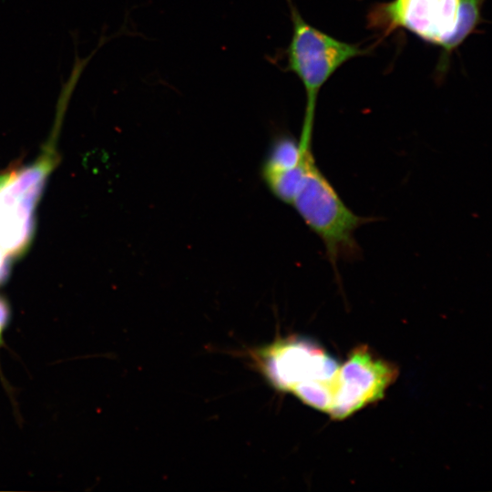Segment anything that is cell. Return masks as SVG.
Masks as SVG:
<instances>
[{
	"mask_svg": "<svg viewBox=\"0 0 492 492\" xmlns=\"http://www.w3.org/2000/svg\"><path fill=\"white\" fill-rule=\"evenodd\" d=\"M398 371L391 363L375 356L368 346H358L340 365L327 411L333 419H344L364 406L383 398Z\"/></svg>",
	"mask_w": 492,
	"mask_h": 492,
	"instance_id": "cell-4",
	"label": "cell"
},
{
	"mask_svg": "<svg viewBox=\"0 0 492 492\" xmlns=\"http://www.w3.org/2000/svg\"><path fill=\"white\" fill-rule=\"evenodd\" d=\"M252 355L267 381L284 392L310 381L331 380L340 366L315 343L297 336L278 339Z\"/></svg>",
	"mask_w": 492,
	"mask_h": 492,
	"instance_id": "cell-3",
	"label": "cell"
},
{
	"mask_svg": "<svg viewBox=\"0 0 492 492\" xmlns=\"http://www.w3.org/2000/svg\"><path fill=\"white\" fill-rule=\"evenodd\" d=\"M308 227L322 240L335 274L338 262L361 256L355 231L374 220L351 210L315 163L312 153L291 203Z\"/></svg>",
	"mask_w": 492,
	"mask_h": 492,
	"instance_id": "cell-1",
	"label": "cell"
},
{
	"mask_svg": "<svg viewBox=\"0 0 492 492\" xmlns=\"http://www.w3.org/2000/svg\"><path fill=\"white\" fill-rule=\"evenodd\" d=\"M9 318H10L9 305L6 302V301L3 297L0 296V348L4 344L3 333H4V330L5 326L8 323ZM0 376H2L1 371H0Z\"/></svg>",
	"mask_w": 492,
	"mask_h": 492,
	"instance_id": "cell-7",
	"label": "cell"
},
{
	"mask_svg": "<svg viewBox=\"0 0 492 492\" xmlns=\"http://www.w3.org/2000/svg\"><path fill=\"white\" fill-rule=\"evenodd\" d=\"M461 0H393L373 12L374 25L405 28L446 51L456 29Z\"/></svg>",
	"mask_w": 492,
	"mask_h": 492,
	"instance_id": "cell-5",
	"label": "cell"
},
{
	"mask_svg": "<svg viewBox=\"0 0 492 492\" xmlns=\"http://www.w3.org/2000/svg\"><path fill=\"white\" fill-rule=\"evenodd\" d=\"M286 1L292 34L284 52V69L293 73L303 86L306 95L303 118H314L323 86L339 67L364 51L359 46L338 40L315 28L304 20L292 0Z\"/></svg>",
	"mask_w": 492,
	"mask_h": 492,
	"instance_id": "cell-2",
	"label": "cell"
},
{
	"mask_svg": "<svg viewBox=\"0 0 492 492\" xmlns=\"http://www.w3.org/2000/svg\"><path fill=\"white\" fill-rule=\"evenodd\" d=\"M485 0H461V10L456 29L451 38L446 53L457 47L481 21V7Z\"/></svg>",
	"mask_w": 492,
	"mask_h": 492,
	"instance_id": "cell-6",
	"label": "cell"
}]
</instances>
